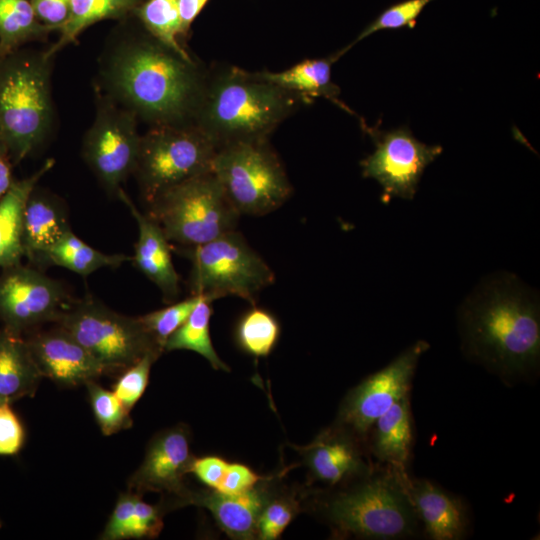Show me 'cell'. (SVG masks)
<instances>
[{
	"mask_svg": "<svg viewBox=\"0 0 540 540\" xmlns=\"http://www.w3.org/2000/svg\"><path fill=\"white\" fill-rule=\"evenodd\" d=\"M405 473L380 465L353 487L335 494L324 504L334 530L376 540L418 535L421 524L405 489Z\"/></svg>",
	"mask_w": 540,
	"mask_h": 540,
	"instance_id": "cell-5",
	"label": "cell"
},
{
	"mask_svg": "<svg viewBox=\"0 0 540 540\" xmlns=\"http://www.w3.org/2000/svg\"><path fill=\"white\" fill-rule=\"evenodd\" d=\"M431 1L433 0H406L389 7L369 24L355 41L347 46V49L349 50L357 42L380 30L399 29L406 26L413 28L417 17Z\"/></svg>",
	"mask_w": 540,
	"mask_h": 540,
	"instance_id": "cell-35",
	"label": "cell"
},
{
	"mask_svg": "<svg viewBox=\"0 0 540 540\" xmlns=\"http://www.w3.org/2000/svg\"><path fill=\"white\" fill-rule=\"evenodd\" d=\"M202 297L191 295L180 302L138 318L148 333L164 350L167 339L186 321Z\"/></svg>",
	"mask_w": 540,
	"mask_h": 540,
	"instance_id": "cell-33",
	"label": "cell"
},
{
	"mask_svg": "<svg viewBox=\"0 0 540 540\" xmlns=\"http://www.w3.org/2000/svg\"><path fill=\"white\" fill-rule=\"evenodd\" d=\"M294 516V507L284 500L266 504L259 516L257 532L264 540L277 539L286 529Z\"/></svg>",
	"mask_w": 540,
	"mask_h": 540,
	"instance_id": "cell-37",
	"label": "cell"
},
{
	"mask_svg": "<svg viewBox=\"0 0 540 540\" xmlns=\"http://www.w3.org/2000/svg\"><path fill=\"white\" fill-rule=\"evenodd\" d=\"M69 230L67 211L61 200L36 186L26 201L23 213L25 257L38 265L43 254Z\"/></svg>",
	"mask_w": 540,
	"mask_h": 540,
	"instance_id": "cell-20",
	"label": "cell"
},
{
	"mask_svg": "<svg viewBox=\"0 0 540 540\" xmlns=\"http://www.w3.org/2000/svg\"><path fill=\"white\" fill-rule=\"evenodd\" d=\"M345 49L321 59H306L279 72H257L265 80L298 95L304 102L310 103L314 98H326L342 109L351 112L338 99L339 87L331 80V66L344 53Z\"/></svg>",
	"mask_w": 540,
	"mask_h": 540,
	"instance_id": "cell-24",
	"label": "cell"
},
{
	"mask_svg": "<svg viewBox=\"0 0 540 540\" xmlns=\"http://www.w3.org/2000/svg\"><path fill=\"white\" fill-rule=\"evenodd\" d=\"M457 324L465 357L504 384L538 375L539 295L514 274L482 279L458 308Z\"/></svg>",
	"mask_w": 540,
	"mask_h": 540,
	"instance_id": "cell-2",
	"label": "cell"
},
{
	"mask_svg": "<svg viewBox=\"0 0 540 540\" xmlns=\"http://www.w3.org/2000/svg\"><path fill=\"white\" fill-rule=\"evenodd\" d=\"M54 163V159H48L29 177L14 180L9 190L0 199V267L2 269L21 264L25 257L22 239L25 204L38 181L52 169Z\"/></svg>",
	"mask_w": 540,
	"mask_h": 540,
	"instance_id": "cell-23",
	"label": "cell"
},
{
	"mask_svg": "<svg viewBox=\"0 0 540 540\" xmlns=\"http://www.w3.org/2000/svg\"><path fill=\"white\" fill-rule=\"evenodd\" d=\"M261 477L243 464L228 463L224 477L216 491L235 495L249 491L255 487Z\"/></svg>",
	"mask_w": 540,
	"mask_h": 540,
	"instance_id": "cell-41",
	"label": "cell"
},
{
	"mask_svg": "<svg viewBox=\"0 0 540 540\" xmlns=\"http://www.w3.org/2000/svg\"><path fill=\"white\" fill-rule=\"evenodd\" d=\"M163 527L161 512L158 507L137 498L123 539L156 537Z\"/></svg>",
	"mask_w": 540,
	"mask_h": 540,
	"instance_id": "cell-36",
	"label": "cell"
},
{
	"mask_svg": "<svg viewBox=\"0 0 540 540\" xmlns=\"http://www.w3.org/2000/svg\"><path fill=\"white\" fill-rule=\"evenodd\" d=\"M134 13L152 37L177 53L190 57L178 41V36L183 35L179 0H143Z\"/></svg>",
	"mask_w": 540,
	"mask_h": 540,
	"instance_id": "cell-30",
	"label": "cell"
},
{
	"mask_svg": "<svg viewBox=\"0 0 540 540\" xmlns=\"http://www.w3.org/2000/svg\"><path fill=\"white\" fill-rule=\"evenodd\" d=\"M128 261L131 256L100 252L69 230L43 254L38 265H56L86 277L101 268H117Z\"/></svg>",
	"mask_w": 540,
	"mask_h": 540,
	"instance_id": "cell-26",
	"label": "cell"
},
{
	"mask_svg": "<svg viewBox=\"0 0 540 540\" xmlns=\"http://www.w3.org/2000/svg\"><path fill=\"white\" fill-rule=\"evenodd\" d=\"M13 163L6 148L0 143V199L14 182L12 174Z\"/></svg>",
	"mask_w": 540,
	"mask_h": 540,
	"instance_id": "cell-44",
	"label": "cell"
},
{
	"mask_svg": "<svg viewBox=\"0 0 540 540\" xmlns=\"http://www.w3.org/2000/svg\"><path fill=\"white\" fill-rule=\"evenodd\" d=\"M5 402H8V401L5 400L4 398H2V397L0 396V405L3 404V403H5Z\"/></svg>",
	"mask_w": 540,
	"mask_h": 540,
	"instance_id": "cell-45",
	"label": "cell"
},
{
	"mask_svg": "<svg viewBox=\"0 0 540 540\" xmlns=\"http://www.w3.org/2000/svg\"><path fill=\"white\" fill-rule=\"evenodd\" d=\"M413 433L409 394L375 420L366 439L369 452L381 465L407 471Z\"/></svg>",
	"mask_w": 540,
	"mask_h": 540,
	"instance_id": "cell-21",
	"label": "cell"
},
{
	"mask_svg": "<svg viewBox=\"0 0 540 540\" xmlns=\"http://www.w3.org/2000/svg\"><path fill=\"white\" fill-rule=\"evenodd\" d=\"M206 82L191 57L147 31L115 33L99 59L98 89L151 127L194 123Z\"/></svg>",
	"mask_w": 540,
	"mask_h": 540,
	"instance_id": "cell-1",
	"label": "cell"
},
{
	"mask_svg": "<svg viewBox=\"0 0 540 540\" xmlns=\"http://www.w3.org/2000/svg\"><path fill=\"white\" fill-rule=\"evenodd\" d=\"M169 242L194 247L237 229L240 214L212 172L185 180L147 204Z\"/></svg>",
	"mask_w": 540,
	"mask_h": 540,
	"instance_id": "cell-6",
	"label": "cell"
},
{
	"mask_svg": "<svg viewBox=\"0 0 540 540\" xmlns=\"http://www.w3.org/2000/svg\"><path fill=\"white\" fill-rule=\"evenodd\" d=\"M184 500L185 503L207 508L219 526L229 536L238 539L254 537L259 516L266 505L265 493L254 488L235 495L216 490L200 494L188 493Z\"/></svg>",
	"mask_w": 540,
	"mask_h": 540,
	"instance_id": "cell-22",
	"label": "cell"
},
{
	"mask_svg": "<svg viewBox=\"0 0 540 540\" xmlns=\"http://www.w3.org/2000/svg\"><path fill=\"white\" fill-rule=\"evenodd\" d=\"M64 286L36 268L18 264L0 274V322L21 335L31 328L57 321L70 303Z\"/></svg>",
	"mask_w": 540,
	"mask_h": 540,
	"instance_id": "cell-14",
	"label": "cell"
},
{
	"mask_svg": "<svg viewBox=\"0 0 540 540\" xmlns=\"http://www.w3.org/2000/svg\"><path fill=\"white\" fill-rule=\"evenodd\" d=\"M304 101L237 67L207 77L194 123L217 145L268 140L269 135Z\"/></svg>",
	"mask_w": 540,
	"mask_h": 540,
	"instance_id": "cell-3",
	"label": "cell"
},
{
	"mask_svg": "<svg viewBox=\"0 0 540 540\" xmlns=\"http://www.w3.org/2000/svg\"><path fill=\"white\" fill-rule=\"evenodd\" d=\"M53 56L20 48L0 57V143L13 165L38 149L51 133Z\"/></svg>",
	"mask_w": 540,
	"mask_h": 540,
	"instance_id": "cell-4",
	"label": "cell"
},
{
	"mask_svg": "<svg viewBox=\"0 0 540 540\" xmlns=\"http://www.w3.org/2000/svg\"><path fill=\"white\" fill-rule=\"evenodd\" d=\"M404 485L424 535L431 540H460L469 528V515L461 498L424 478L404 474Z\"/></svg>",
	"mask_w": 540,
	"mask_h": 540,
	"instance_id": "cell-17",
	"label": "cell"
},
{
	"mask_svg": "<svg viewBox=\"0 0 540 540\" xmlns=\"http://www.w3.org/2000/svg\"><path fill=\"white\" fill-rule=\"evenodd\" d=\"M139 495L128 492L121 494L110 515V518L100 535L103 540H121L129 523L132 511Z\"/></svg>",
	"mask_w": 540,
	"mask_h": 540,
	"instance_id": "cell-39",
	"label": "cell"
},
{
	"mask_svg": "<svg viewBox=\"0 0 540 540\" xmlns=\"http://www.w3.org/2000/svg\"><path fill=\"white\" fill-rule=\"evenodd\" d=\"M0 527H1V523H0Z\"/></svg>",
	"mask_w": 540,
	"mask_h": 540,
	"instance_id": "cell-46",
	"label": "cell"
},
{
	"mask_svg": "<svg viewBox=\"0 0 540 540\" xmlns=\"http://www.w3.org/2000/svg\"><path fill=\"white\" fill-rule=\"evenodd\" d=\"M117 197L129 208L138 226L132 263L160 289L166 301L175 300L180 291V277L172 262L169 240L151 217L139 211L122 188Z\"/></svg>",
	"mask_w": 540,
	"mask_h": 540,
	"instance_id": "cell-18",
	"label": "cell"
},
{
	"mask_svg": "<svg viewBox=\"0 0 540 540\" xmlns=\"http://www.w3.org/2000/svg\"><path fill=\"white\" fill-rule=\"evenodd\" d=\"M361 443L338 425L324 432L308 448L307 463L311 472L318 480L330 485L370 474L375 466L364 459Z\"/></svg>",
	"mask_w": 540,
	"mask_h": 540,
	"instance_id": "cell-19",
	"label": "cell"
},
{
	"mask_svg": "<svg viewBox=\"0 0 540 540\" xmlns=\"http://www.w3.org/2000/svg\"><path fill=\"white\" fill-rule=\"evenodd\" d=\"M193 459L188 432L182 426L165 430L150 442L142 464L129 478V490L166 492L184 499L188 491L183 479Z\"/></svg>",
	"mask_w": 540,
	"mask_h": 540,
	"instance_id": "cell-15",
	"label": "cell"
},
{
	"mask_svg": "<svg viewBox=\"0 0 540 540\" xmlns=\"http://www.w3.org/2000/svg\"><path fill=\"white\" fill-rule=\"evenodd\" d=\"M217 150L195 123L151 127L140 137L132 172L145 203L185 180L212 172Z\"/></svg>",
	"mask_w": 540,
	"mask_h": 540,
	"instance_id": "cell-9",
	"label": "cell"
},
{
	"mask_svg": "<svg viewBox=\"0 0 540 540\" xmlns=\"http://www.w3.org/2000/svg\"><path fill=\"white\" fill-rule=\"evenodd\" d=\"M208 0H179V13L183 36H186L192 22L199 15Z\"/></svg>",
	"mask_w": 540,
	"mask_h": 540,
	"instance_id": "cell-43",
	"label": "cell"
},
{
	"mask_svg": "<svg viewBox=\"0 0 540 540\" xmlns=\"http://www.w3.org/2000/svg\"><path fill=\"white\" fill-rule=\"evenodd\" d=\"M42 374L26 340L3 327L0 329V396L12 402L33 396Z\"/></svg>",
	"mask_w": 540,
	"mask_h": 540,
	"instance_id": "cell-25",
	"label": "cell"
},
{
	"mask_svg": "<svg viewBox=\"0 0 540 540\" xmlns=\"http://www.w3.org/2000/svg\"><path fill=\"white\" fill-rule=\"evenodd\" d=\"M36 17L50 31H61L66 25L71 0H30Z\"/></svg>",
	"mask_w": 540,
	"mask_h": 540,
	"instance_id": "cell-40",
	"label": "cell"
},
{
	"mask_svg": "<svg viewBox=\"0 0 540 540\" xmlns=\"http://www.w3.org/2000/svg\"><path fill=\"white\" fill-rule=\"evenodd\" d=\"M143 0H71L69 19L60 31L58 40L46 49L53 56L65 46L74 43L90 25L105 19H119L134 12Z\"/></svg>",
	"mask_w": 540,
	"mask_h": 540,
	"instance_id": "cell-28",
	"label": "cell"
},
{
	"mask_svg": "<svg viewBox=\"0 0 540 540\" xmlns=\"http://www.w3.org/2000/svg\"><path fill=\"white\" fill-rule=\"evenodd\" d=\"M24 442L23 426L10 407V402L0 405V455L17 454Z\"/></svg>",
	"mask_w": 540,
	"mask_h": 540,
	"instance_id": "cell-38",
	"label": "cell"
},
{
	"mask_svg": "<svg viewBox=\"0 0 540 540\" xmlns=\"http://www.w3.org/2000/svg\"><path fill=\"white\" fill-rule=\"evenodd\" d=\"M280 335L277 319L267 310L253 307L239 320L236 338L248 354L263 357L271 353Z\"/></svg>",
	"mask_w": 540,
	"mask_h": 540,
	"instance_id": "cell-31",
	"label": "cell"
},
{
	"mask_svg": "<svg viewBox=\"0 0 540 540\" xmlns=\"http://www.w3.org/2000/svg\"><path fill=\"white\" fill-rule=\"evenodd\" d=\"M25 340L42 376L59 385L86 384L105 373L102 365L60 326Z\"/></svg>",
	"mask_w": 540,
	"mask_h": 540,
	"instance_id": "cell-16",
	"label": "cell"
},
{
	"mask_svg": "<svg viewBox=\"0 0 540 540\" xmlns=\"http://www.w3.org/2000/svg\"><path fill=\"white\" fill-rule=\"evenodd\" d=\"M86 386L94 416L104 435L109 436L132 426L130 411L113 391L98 385L95 380L87 382Z\"/></svg>",
	"mask_w": 540,
	"mask_h": 540,
	"instance_id": "cell-32",
	"label": "cell"
},
{
	"mask_svg": "<svg viewBox=\"0 0 540 540\" xmlns=\"http://www.w3.org/2000/svg\"><path fill=\"white\" fill-rule=\"evenodd\" d=\"M95 92L96 114L83 137L82 155L101 185L117 195L135 166L138 118L99 89Z\"/></svg>",
	"mask_w": 540,
	"mask_h": 540,
	"instance_id": "cell-11",
	"label": "cell"
},
{
	"mask_svg": "<svg viewBox=\"0 0 540 540\" xmlns=\"http://www.w3.org/2000/svg\"><path fill=\"white\" fill-rule=\"evenodd\" d=\"M176 251L191 261V295L212 301L236 296L254 305L261 291L275 282L271 267L237 229L202 245L177 246Z\"/></svg>",
	"mask_w": 540,
	"mask_h": 540,
	"instance_id": "cell-7",
	"label": "cell"
},
{
	"mask_svg": "<svg viewBox=\"0 0 540 540\" xmlns=\"http://www.w3.org/2000/svg\"><path fill=\"white\" fill-rule=\"evenodd\" d=\"M227 466L228 463L220 457L205 456L194 458L189 472L193 473L202 483L216 490L224 477Z\"/></svg>",
	"mask_w": 540,
	"mask_h": 540,
	"instance_id": "cell-42",
	"label": "cell"
},
{
	"mask_svg": "<svg viewBox=\"0 0 540 540\" xmlns=\"http://www.w3.org/2000/svg\"><path fill=\"white\" fill-rule=\"evenodd\" d=\"M212 173L240 215L269 214L280 208L293 191L284 166L268 140L219 147Z\"/></svg>",
	"mask_w": 540,
	"mask_h": 540,
	"instance_id": "cell-8",
	"label": "cell"
},
{
	"mask_svg": "<svg viewBox=\"0 0 540 540\" xmlns=\"http://www.w3.org/2000/svg\"><path fill=\"white\" fill-rule=\"evenodd\" d=\"M429 348L427 341H416L355 386L343 400L337 425L366 442L375 420L410 394L418 362Z\"/></svg>",
	"mask_w": 540,
	"mask_h": 540,
	"instance_id": "cell-12",
	"label": "cell"
},
{
	"mask_svg": "<svg viewBox=\"0 0 540 540\" xmlns=\"http://www.w3.org/2000/svg\"><path fill=\"white\" fill-rule=\"evenodd\" d=\"M212 300L202 297L186 321L167 339L164 351L190 350L206 358L214 369L229 371L216 353L209 332Z\"/></svg>",
	"mask_w": 540,
	"mask_h": 540,
	"instance_id": "cell-29",
	"label": "cell"
},
{
	"mask_svg": "<svg viewBox=\"0 0 540 540\" xmlns=\"http://www.w3.org/2000/svg\"><path fill=\"white\" fill-rule=\"evenodd\" d=\"M367 131L375 150L360 162L362 176L381 185L383 203L393 197L412 200L425 169L443 148L419 141L407 127L390 131L367 128Z\"/></svg>",
	"mask_w": 540,
	"mask_h": 540,
	"instance_id": "cell-13",
	"label": "cell"
},
{
	"mask_svg": "<svg viewBox=\"0 0 540 540\" xmlns=\"http://www.w3.org/2000/svg\"><path fill=\"white\" fill-rule=\"evenodd\" d=\"M50 32L36 17L30 0H0V57L29 42L44 41Z\"/></svg>",
	"mask_w": 540,
	"mask_h": 540,
	"instance_id": "cell-27",
	"label": "cell"
},
{
	"mask_svg": "<svg viewBox=\"0 0 540 540\" xmlns=\"http://www.w3.org/2000/svg\"><path fill=\"white\" fill-rule=\"evenodd\" d=\"M161 353L160 351L146 353L126 368L115 383L113 392L129 411L143 395L149 381L151 366Z\"/></svg>",
	"mask_w": 540,
	"mask_h": 540,
	"instance_id": "cell-34",
	"label": "cell"
},
{
	"mask_svg": "<svg viewBox=\"0 0 540 540\" xmlns=\"http://www.w3.org/2000/svg\"><path fill=\"white\" fill-rule=\"evenodd\" d=\"M105 369H126L163 348L139 318L128 317L92 298L69 303L56 321Z\"/></svg>",
	"mask_w": 540,
	"mask_h": 540,
	"instance_id": "cell-10",
	"label": "cell"
}]
</instances>
